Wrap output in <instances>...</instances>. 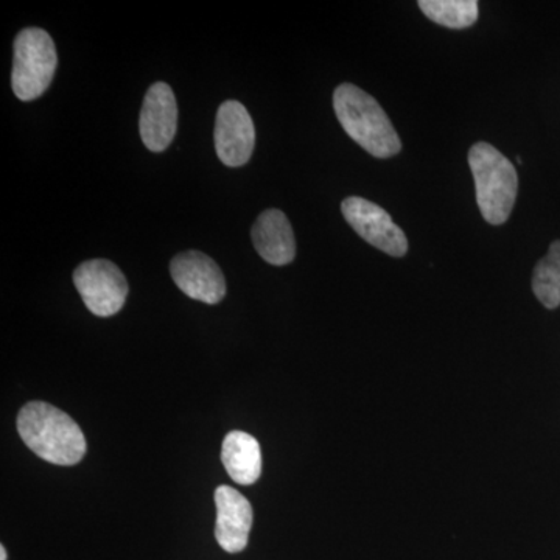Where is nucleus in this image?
Wrapping results in <instances>:
<instances>
[{
  "mask_svg": "<svg viewBox=\"0 0 560 560\" xmlns=\"http://www.w3.org/2000/svg\"><path fill=\"white\" fill-rule=\"evenodd\" d=\"M7 558H9V556H7V550H5V547H0V560H7Z\"/></svg>",
  "mask_w": 560,
  "mask_h": 560,
  "instance_id": "obj_15",
  "label": "nucleus"
},
{
  "mask_svg": "<svg viewBox=\"0 0 560 560\" xmlns=\"http://www.w3.org/2000/svg\"><path fill=\"white\" fill-rule=\"evenodd\" d=\"M221 463L232 480L243 486L254 485L261 474L259 442L245 431H231L221 447Z\"/></svg>",
  "mask_w": 560,
  "mask_h": 560,
  "instance_id": "obj_12",
  "label": "nucleus"
},
{
  "mask_svg": "<svg viewBox=\"0 0 560 560\" xmlns=\"http://www.w3.org/2000/svg\"><path fill=\"white\" fill-rule=\"evenodd\" d=\"M215 539L220 547L232 555L245 550L254 518L249 501L231 486H220L215 490Z\"/></svg>",
  "mask_w": 560,
  "mask_h": 560,
  "instance_id": "obj_10",
  "label": "nucleus"
},
{
  "mask_svg": "<svg viewBox=\"0 0 560 560\" xmlns=\"http://www.w3.org/2000/svg\"><path fill=\"white\" fill-rule=\"evenodd\" d=\"M250 237L261 259L275 267L289 265L296 257L293 228L282 210L268 209L260 213L250 231Z\"/></svg>",
  "mask_w": 560,
  "mask_h": 560,
  "instance_id": "obj_11",
  "label": "nucleus"
},
{
  "mask_svg": "<svg viewBox=\"0 0 560 560\" xmlns=\"http://www.w3.org/2000/svg\"><path fill=\"white\" fill-rule=\"evenodd\" d=\"M419 7L429 20L456 31L478 20L477 0H420Z\"/></svg>",
  "mask_w": 560,
  "mask_h": 560,
  "instance_id": "obj_13",
  "label": "nucleus"
},
{
  "mask_svg": "<svg viewBox=\"0 0 560 560\" xmlns=\"http://www.w3.org/2000/svg\"><path fill=\"white\" fill-rule=\"evenodd\" d=\"M533 290L544 307L555 311L560 305V241L551 243L547 256L534 268Z\"/></svg>",
  "mask_w": 560,
  "mask_h": 560,
  "instance_id": "obj_14",
  "label": "nucleus"
},
{
  "mask_svg": "<svg viewBox=\"0 0 560 560\" xmlns=\"http://www.w3.org/2000/svg\"><path fill=\"white\" fill-rule=\"evenodd\" d=\"M171 275L178 289L191 300L215 305L226 294L223 271L200 250H186L173 257Z\"/></svg>",
  "mask_w": 560,
  "mask_h": 560,
  "instance_id": "obj_7",
  "label": "nucleus"
},
{
  "mask_svg": "<svg viewBox=\"0 0 560 560\" xmlns=\"http://www.w3.org/2000/svg\"><path fill=\"white\" fill-rule=\"evenodd\" d=\"M334 109L345 131L372 156L386 160L401 150L399 135L385 110L355 84L342 83L335 90Z\"/></svg>",
  "mask_w": 560,
  "mask_h": 560,
  "instance_id": "obj_2",
  "label": "nucleus"
},
{
  "mask_svg": "<svg viewBox=\"0 0 560 560\" xmlns=\"http://www.w3.org/2000/svg\"><path fill=\"white\" fill-rule=\"evenodd\" d=\"M256 128L248 109L241 102L228 101L220 106L215 120V150L228 167H242L253 156Z\"/></svg>",
  "mask_w": 560,
  "mask_h": 560,
  "instance_id": "obj_8",
  "label": "nucleus"
},
{
  "mask_svg": "<svg viewBox=\"0 0 560 560\" xmlns=\"http://www.w3.org/2000/svg\"><path fill=\"white\" fill-rule=\"evenodd\" d=\"M178 128V105L167 83L151 84L140 110L139 130L147 149L161 153L175 139Z\"/></svg>",
  "mask_w": 560,
  "mask_h": 560,
  "instance_id": "obj_9",
  "label": "nucleus"
},
{
  "mask_svg": "<svg viewBox=\"0 0 560 560\" xmlns=\"http://www.w3.org/2000/svg\"><path fill=\"white\" fill-rule=\"evenodd\" d=\"M57 66V47L49 33L35 27L18 33L11 70L14 95L22 102L39 98L49 90Z\"/></svg>",
  "mask_w": 560,
  "mask_h": 560,
  "instance_id": "obj_4",
  "label": "nucleus"
},
{
  "mask_svg": "<svg viewBox=\"0 0 560 560\" xmlns=\"http://www.w3.org/2000/svg\"><path fill=\"white\" fill-rule=\"evenodd\" d=\"M469 164L482 217L490 224H503L510 219L517 200V171L506 156L488 142L471 147Z\"/></svg>",
  "mask_w": 560,
  "mask_h": 560,
  "instance_id": "obj_3",
  "label": "nucleus"
},
{
  "mask_svg": "<svg viewBox=\"0 0 560 560\" xmlns=\"http://www.w3.org/2000/svg\"><path fill=\"white\" fill-rule=\"evenodd\" d=\"M341 212L353 231L370 245L393 257L408 253L407 235L381 206L364 198L349 197L342 201Z\"/></svg>",
  "mask_w": 560,
  "mask_h": 560,
  "instance_id": "obj_6",
  "label": "nucleus"
},
{
  "mask_svg": "<svg viewBox=\"0 0 560 560\" xmlns=\"http://www.w3.org/2000/svg\"><path fill=\"white\" fill-rule=\"evenodd\" d=\"M73 283L90 312L101 318L119 313L130 291L120 268L105 259L81 264L73 272Z\"/></svg>",
  "mask_w": 560,
  "mask_h": 560,
  "instance_id": "obj_5",
  "label": "nucleus"
},
{
  "mask_svg": "<svg viewBox=\"0 0 560 560\" xmlns=\"http://www.w3.org/2000/svg\"><path fill=\"white\" fill-rule=\"evenodd\" d=\"M18 431L33 453L57 466H75L86 455L79 423L44 401H31L18 416Z\"/></svg>",
  "mask_w": 560,
  "mask_h": 560,
  "instance_id": "obj_1",
  "label": "nucleus"
}]
</instances>
